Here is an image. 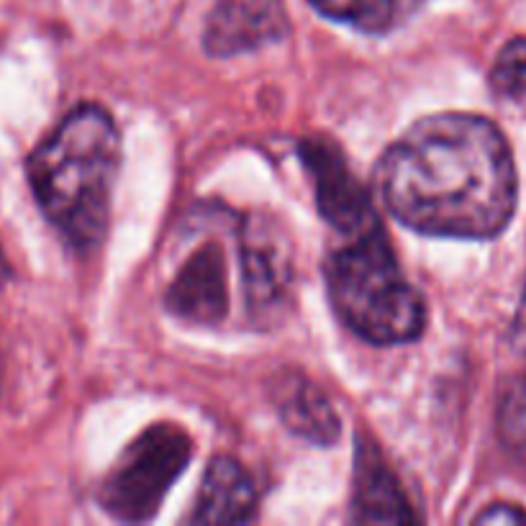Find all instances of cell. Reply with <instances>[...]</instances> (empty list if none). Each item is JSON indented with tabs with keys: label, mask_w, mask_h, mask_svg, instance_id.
<instances>
[{
	"label": "cell",
	"mask_w": 526,
	"mask_h": 526,
	"mask_svg": "<svg viewBox=\"0 0 526 526\" xmlns=\"http://www.w3.org/2000/svg\"><path fill=\"white\" fill-rule=\"evenodd\" d=\"M121 170V134L111 113L85 103L65 116L26 162L34 198L77 252L101 247Z\"/></svg>",
	"instance_id": "cell-2"
},
{
	"label": "cell",
	"mask_w": 526,
	"mask_h": 526,
	"mask_svg": "<svg viewBox=\"0 0 526 526\" xmlns=\"http://www.w3.org/2000/svg\"><path fill=\"white\" fill-rule=\"evenodd\" d=\"M516 329H519V339L526 344V293H524V306H521L519 324H516Z\"/></svg>",
	"instance_id": "cell-16"
},
{
	"label": "cell",
	"mask_w": 526,
	"mask_h": 526,
	"mask_svg": "<svg viewBox=\"0 0 526 526\" xmlns=\"http://www.w3.org/2000/svg\"><path fill=\"white\" fill-rule=\"evenodd\" d=\"M193 442L175 424H154L119 455L98 488L106 514L119 521H147L160 511L167 491L185 473Z\"/></svg>",
	"instance_id": "cell-4"
},
{
	"label": "cell",
	"mask_w": 526,
	"mask_h": 526,
	"mask_svg": "<svg viewBox=\"0 0 526 526\" xmlns=\"http://www.w3.org/2000/svg\"><path fill=\"white\" fill-rule=\"evenodd\" d=\"M491 85L503 98H524L526 95V39H511L498 52L491 70Z\"/></svg>",
	"instance_id": "cell-14"
},
{
	"label": "cell",
	"mask_w": 526,
	"mask_h": 526,
	"mask_svg": "<svg viewBox=\"0 0 526 526\" xmlns=\"http://www.w3.org/2000/svg\"><path fill=\"white\" fill-rule=\"evenodd\" d=\"M301 157L314 175L316 201L326 221L344 237L375 224L378 213L367 198V190L349 172L347 162L326 139H308L301 144Z\"/></svg>",
	"instance_id": "cell-6"
},
{
	"label": "cell",
	"mask_w": 526,
	"mask_h": 526,
	"mask_svg": "<svg viewBox=\"0 0 526 526\" xmlns=\"http://www.w3.org/2000/svg\"><path fill=\"white\" fill-rule=\"evenodd\" d=\"M311 6L367 34H383L406 21L419 0H311Z\"/></svg>",
	"instance_id": "cell-12"
},
{
	"label": "cell",
	"mask_w": 526,
	"mask_h": 526,
	"mask_svg": "<svg viewBox=\"0 0 526 526\" xmlns=\"http://www.w3.org/2000/svg\"><path fill=\"white\" fill-rule=\"evenodd\" d=\"M498 432L506 447L526 460V373L503 393L498 406Z\"/></svg>",
	"instance_id": "cell-13"
},
{
	"label": "cell",
	"mask_w": 526,
	"mask_h": 526,
	"mask_svg": "<svg viewBox=\"0 0 526 526\" xmlns=\"http://www.w3.org/2000/svg\"><path fill=\"white\" fill-rule=\"evenodd\" d=\"M167 306L175 316L201 324L224 319L229 311V280L224 249H219V244H203L185 260L167 290Z\"/></svg>",
	"instance_id": "cell-8"
},
{
	"label": "cell",
	"mask_w": 526,
	"mask_h": 526,
	"mask_svg": "<svg viewBox=\"0 0 526 526\" xmlns=\"http://www.w3.org/2000/svg\"><path fill=\"white\" fill-rule=\"evenodd\" d=\"M244 270V296L252 319L265 321L283 311L293 285V262L288 242L262 221H247L239 234Z\"/></svg>",
	"instance_id": "cell-5"
},
{
	"label": "cell",
	"mask_w": 526,
	"mask_h": 526,
	"mask_svg": "<svg viewBox=\"0 0 526 526\" xmlns=\"http://www.w3.org/2000/svg\"><path fill=\"white\" fill-rule=\"evenodd\" d=\"M260 491L255 478L231 457H216L203 475L201 493L190 521L196 524H242L255 519Z\"/></svg>",
	"instance_id": "cell-9"
},
{
	"label": "cell",
	"mask_w": 526,
	"mask_h": 526,
	"mask_svg": "<svg viewBox=\"0 0 526 526\" xmlns=\"http://www.w3.org/2000/svg\"><path fill=\"white\" fill-rule=\"evenodd\" d=\"M352 519L360 524H406L414 521L401 485L393 478L373 442L357 444L355 467V506Z\"/></svg>",
	"instance_id": "cell-10"
},
{
	"label": "cell",
	"mask_w": 526,
	"mask_h": 526,
	"mask_svg": "<svg viewBox=\"0 0 526 526\" xmlns=\"http://www.w3.org/2000/svg\"><path fill=\"white\" fill-rule=\"evenodd\" d=\"M280 391V416L293 432L316 444H331L339 437L337 414L314 383L296 380L285 388L280 385Z\"/></svg>",
	"instance_id": "cell-11"
},
{
	"label": "cell",
	"mask_w": 526,
	"mask_h": 526,
	"mask_svg": "<svg viewBox=\"0 0 526 526\" xmlns=\"http://www.w3.org/2000/svg\"><path fill=\"white\" fill-rule=\"evenodd\" d=\"M385 208L421 234L488 239L514 216L516 167L496 124L475 113L416 121L378 162Z\"/></svg>",
	"instance_id": "cell-1"
},
{
	"label": "cell",
	"mask_w": 526,
	"mask_h": 526,
	"mask_svg": "<svg viewBox=\"0 0 526 526\" xmlns=\"http://www.w3.org/2000/svg\"><path fill=\"white\" fill-rule=\"evenodd\" d=\"M288 34L290 18L283 0H216L203 47L211 57H234L283 42Z\"/></svg>",
	"instance_id": "cell-7"
},
{
	"label": "cell",
	"mask_w": 526,
	"mask_h": 526,
	"mask_svg": "<svg viewBox=\"0 0 526 526\" xmlns=\"http://www.w3.org/2000/svg\"><path fill=\"white\" fill-rule=\"evenodd\" d=\"M326 293L352 334L370 344H401L419 339L426 306L408 283L388 242L383 224L349 234L324 265Z\"/></svg>",
	"instance_id": "cell-3"
},
{
	"label": "cell",
	"mask_w": 526,
	"mask_h": 526,
	"mask_svg": "<svg viewBox=\"0 0 526 526\" xmlns=\"http://www.w3.org/2000/svg\"><path fill=\"white\" fill-rule=\"evenodd\" d=\"M475 521L478 524H521V521H526V511L516 509V506H491Z\"/></svg>",
	"instance_id": "cell-15"
}]
</instances>
